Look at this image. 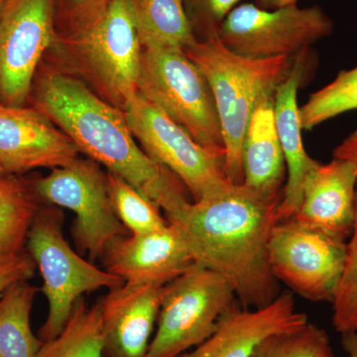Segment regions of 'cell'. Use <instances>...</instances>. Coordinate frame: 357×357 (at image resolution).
Returning a JSON list of instances; mask_svg holds the SVG:
<instances>
[{
  "mask_svg": "<svg viewBox=\"0 0 357 357\" xmlns=\"http://www.w3.org/2000/svg\"><path fill=\"white\" fill-rule=\"evenodd\" d=\"M281 199L225 181L165 218L195 262L225 277L244 309H259L280 294L268 246Z\"/></svg>",
  "mask_w": 357,
  "mask_h": 357,
  "instance_id": "6da1fadb",
  "label": "cell"
},
{
  "mask_svg": "<svg viewBox=\"0 0 357 357\" xmlns=\"http://www.w3.org/2000/svg\"><path fill=\"white\" fill-rule=\"evenodd\" d=\"M35 107L79 152L132 185L165 217L192 202L184 183L143 151L123 112L79 77L58 70L46 73L36 89Z\"/></svg>",
  "mask_w": 357,
  "mask_h": 357,
  "instance_id": "7a4b0ae2",
  "label": "cell"
},
{
  "mask_svg": "<svg viewBox=\"0 0 357 357\" xmlns=\"http://www.w3.org/2000/svg\"><path fill=\"white\" fill-rule=\"evenodd\" d=\"M184 51L213 93L225 144V178L232 184H243L241 148L249 119L258 100L274 93L288 76L292 58L243 57L229 50L218 35L198 39Z\"/></svg>",
  "mask_w": 357,
  "mask_h": 357,
  "instance_id": "3957f363",
  "label": "cell"
},
{
  "mask_svg": "<svg viewBox=\"0 0 357 357\" xmlns=\"http://www.w3.org/2000/svg\"><path fill=\"white\" fill-rule=\"evenodd\" d=\"M138 93L225 161L213 93L202 70L183 49L144 47Z\"/></svg>",
  "mask_w": 357,
  "mask_h": 357,
  "instance_id": "277c9868",
  "label": "cell"
},
{
  "mask_svg": "<svg viewBox=\"0 0 357 357\" xmlns=\"http://www.w3.org/2000/svg\"><path fill=\"white\" fill-rule=\"evenodd\" d=\"M62 213L41 208L27 236L26 251L32 256L43 278L42 292L49 303L46 321L38 337L49 342L60 335L73 307L84 294L100 289L114 290L126 282L84 259L66 241Z\"/></svg>",
  "mask_w": 357,
  "mask_h": 357,
  "instance_id": "5b68a950",
  "label": "cell"
},
{
  "mask_svg": "<svg viewBox=\"0 0 357 357\" xmlns=\"http://www.w3.org/2000/svg\"><path fill=\"white\" fill-rule=\"evenodd\" d=\"M55 44L74 54L77 69L110 105L123 110L137 95L143 48L130 0H112L89 28Z\"/></svg>",
  "mask_w": 357,
  "mask_h": 357,
  "instance_id": "8992f818",
  "label": "cell"
},
{
  "mask_svg": "<svg viewBox=\"0 0 357 357\" xmlns=\"http://www.w3.org/2000/svg\"><path fill=\"white\" fill-rule=\"evenodd\" d=\"M236 304L234 288L225 277L195 263L164 286L147 357H178L199 347Z\"/></svg>",
  "mask_w": 357,
  "mask_h": 357,
  "instance_id": "52a82bcc",
  "label": "cell"
},
{
  "mask_svg": "<svg viewBox=\"0 0 357 357\" xmlns=\"http://www.w3.org/2000/svg\"><path fill=\"white\" fill-rule=\"evenodd\" d=\"M33 187L40 199L74 211L73 238L79 255H88L89 261L102 258L114 238L130 234L110 203L107 174L93 160L77 158L69 165L52 169Z\"/></svg>",
  "mask_w": 357,
  "mask_h": 357,
  "instance_id": "ba28073f",
  "label": "cell"
},
{
  "mask_svg": "<svg viewBox=\"0 0 357 357\" xmlns=\"http://www.w3.org/2000/svg\"><path fill=\"white\" fill-rule=\"evenodd\" d=\"M335 22L319 6L260 8L236 6L222 23L218 37L234 53L251 59L291 57L330 36Z\"/></svg>",
  "mask_w": 357,
  "mask_h": 357,
  "instance_id": "9c48e42d",
  "label": "cell"
},
{
  "mask_svg": "<svg viewBox=\"0 0 357 357\" xmlns=\"http://www.w3.org/2000/svg\"><path fill=\"white\" fill-rule=\"evenodd\" d=\"M347 243L293 220L277 222L268 246L272 273L306 300L333 303L344 274Z\"/></svg>",
  "mask_w": 357,
  "mask_h": 357,
  "instance_id": "30bf717a",
  "label": "cell"
},
{
  "mask_svg": "<svg viewBox=\"0 0 357 357\" xmlns=\"http://www.w3.org/2000/svg\"><path fill=\"white\" fill-rule=\"evenodd\" d=\"M131 132L152 160L187 187L192 201L225 182L223 158L199 144L184 128L139 93L123 107Z\"/></svg>",
  "mask_w": 357,
  "mask_h": 357,
  "instance_id": "8fae6325",
  "label": "cell"
},
{
  "mask_svg": "<svg viewBox=\"0 0 357 357\" xmlns=\"http://www.w3.org/2000/svg\"><path fill=\"white\" fill-rule=\"evenodd\" d=\"M58 40L53 0H6L0 15V102L23 107L39 63Z\"/></svg>",
  "mask_w": 357,
  "mask_h": 357,
  "instance_id": "7c38bea8",
  "label": "cell"
},
{
  "mask_svg": "<svg viewBox=\"0 0 357 357\" xmlns=\"http://www.w3.org/2000/svg\"><path fill=\"white\" fill-rule=\"evenodd\" d=\"M79 152L38 109L0 102V166L7 175L67 166Z\"/></svg>",
  "mask_w": 357,
  "mask_h": 357,
  "instance_id": "4fadbf2b",
  "label": "cell"
},
{
  "mask_svg": "<svg viewBox=\"0 0 357 357\" xmlns=\"http://www.w3.org/2000/svg\"><path fill=\"white\" fill-rule=\"evenodd\" d=\"M105 270L126 283L165 286L195 264L177 227L116 237L102 255Z\"/></svg>",
  "mask_w": 357,
  "mask_h": 357,
  "instance_id": "5bb4252c",
  "label": "cell"
},
{
  "mask_svg": "<svg viewBox=\"0 0 357 357\" xmlns=\"http://www.w3.org/2000/svg\"><path fill=\"white\" fill-rule=\"evenodd\" d=\"M357 165L349 160L335 158L317 164L307 174L297 213L291 220L347 241L356 217Z\"/></svg>",
  "mask_w": 357,
  "mask_h": 357,
  "instance_id": "9a60e30c",
  "label": "cell"
},
{
  "mask_svg": "<svg viewBox=\"0 0 357 357\" xmlns=\"http://www.w3.org/2000/svg\"><path fill=\"white\" fill-rule=\"evenodd\" d=\"M307 323V314L297 309L292 294L280 293L259 309H244L237 303L211 337L178 357H251L265 338Z\"/></svg>",
  "mask_w": 357,
  "mask_h": 357,
  "instance_id": "2e32d148",
  "label": "cell"
},
{
  "mask_svg": "<svg viewBox=\"0 0 357 357\" xmlns=\"http://www.w3.org/2000/svg\"><path fill=\"white\" fill-rule=\"evenodd\" d=\"M163 287L124 283L98 302L103 357H147Z\"/></svg>",
  "mask_w": 357,
  "mask_h": 357,
  "instance_id": "e0dca14e",
  "label": "cell"
},
{
  "mask_svg": "<svg viewBox=\"0 0 357 357\" xmlns=\"http://www.w3.org/2000/svg\"><path fill=\"white\" fill-rule=\"evenodd\" d=\"M303 53L293 61L288 76L275 93V121L286 165V184L277 210L278 222L291 220L297 213L305 178L319 163L307 155L303 141V126L298 105V91L305 63Z\"/></svg>",
  "mask_w": 357,
  "mask_h": 357,
  "instance_id": "ac0fdd59",
  "label": "cell"
},
{
  "mask_svg": "<svg viewBox=\"0 0 357 357\" xmlns=\"http://www.w3.org/2000/svg\"><path fill=\"white\" fill-rule=\"evenodd\" d=\"M275 93L258 100L246 126L241 148L243 184L268 196L282 197L286 165L275 121Z\"/></svg>",
  "mask_w": 357,
  "mask_h": 357,
  "instance_id": "d6986e66",
  "label": "cell"
},
{
  "mask_svg": "<svg viewBox=\"0 0 357 357\" xmlns=\"http://www.w3.org/2000/svg\"><path fill=\"white\" fill-rule=\"evenodd\" d=\"M142 48L174 47L183 50L198 41L185 0H130Z\"/></svg>",
  "mask_w": 357,
  "mask_h": 357,
  "instance_id": "ffe728a7",
  "label": "cell"
},
{
  "mask_svg": "<svg viewBox=\"0 0 357 357\" xmlns=\"http://www.w3.org/2000/svg\"><path fill=\"white\" fill-rule=\"evenodd\" d=\"M39 199L33 184L15 175L0 178V262L26 251L28 232L41 208Z\"/></svg>",
  "mask_w": 357,
  "mask_h": 357,
  "instance_id": "44dd1931",
  "label": "cell"
},
{
  "mask_svg": "<svg viewBox=\"0 0 357 357\" xmlns=\"http://www.w3.org/2000/svg\"><path fill=\"white\" fill-rule=\"evenodd\" d=\"M39 288L13 284L0 297V357H37L43 342L31 328V312Z\"/></svg>",
  "mask_w": 357,
  "mask_h": 357,
  "instance_id": "7402d4cb",
  "label": "cell"
},
{
  "mask_svg": "<svg viewBox=\"0 0 357 357\" xmlns=\"http://www.w3.org/2000/svg\"><path fill=\"white\" fill-rule=\"evenodd\" d=\"M37 357H103L100 305L79 298L60 335L43 342Z\"/></svg>",
  "mask_w": 357,
  "mask_h": 357,
  "instance_id": "603a6c76",
  "label": "cell"
},
{
  "mask_svg": "<svg viewBox=\"0 0 357 357\" xmlns=\"http://www.w3.org/2000/svg\"><path fill=\"white\" fill-rule=\"evenodd\" d=\"M110 203L116 217L130 234H143L168 227L161 208L119 176L107 172Z\"/></svg>",
  "mask_w": 357,
  "mask_h": 357,
  "instance_id": "cb8c5ba5",
  "label": "cell"
},
{
  "mask_svg": "<svg viewBox=\"0 0 357 357\" xmlns=\"http://www.w3.org/2000/svg\"><path fill=\"white\" fill-rule=\"evenodd\" d=\"M352 110H357V66L340 70L333 82L310 96L300 107L303 129L312 130Z\"/></svg>",
  "mask_w": 357,
  "mask_h": 357,
  "instance_id": "d4e9b609",
  "label": "cell"
},
{
  "mask_svg": "<svg viewBox=\"0 0 357 357\" xmlns=\"http://www.w3.org/2000/svg\"><path fill=\"white\" fill-rule=\"evenodd\" d=\"M333 324L340 335L357 331V185L356 217L347 243L344 274L333 301Z\"/></svg>",
  "mask_w": 357,
  "mask_h": 357,
  "instance_id": "484cf974",
  "label": "cell"
},
{
  "mask_svg": "<svg viewBox=\"0 0 357 357\" xmlns=\"http://www.w3.org/2000/svg\"><path fill=\"white\" fill-rule=\"evenodd\" d=\"M328 344V333L309 321L303 328L265 338L251 357H318L319 351Z\"/></svg>",
  "mask_w": 357,
  "mask_h": 357,
  "instance_id": "4316f807",
  "label": "cell"
},
{
  "mask_svg": "<svg viewBox=\"0 0 357 357\" xmlns=\"http://www.w3.org/2000/svg\"><path fill=\"white\" fill-rule=\"evenodd\" d=\"M58 39L70 38L83 32L112 3V0H53Z\"/></svg>",
  "mask_w": 357,
  "mask_h": 357,
  "instance_id": "83f0119b",
  "label": "cell"
},
{
  "mask_svg": "<svg viewBox=\"0 0 357 357\" xmlns=\"http://www.w3.org/2000/svg\"><path fill=\"white\" fill-rule=\"evenodd\" d=\"M241 0H185V9L194 31L203 39L218 35L222 23Z\"/></svg>",
  "mask_w": 357,
  "mask_h": 357,
  "instance_id": "f1b7e54d",
  "label": "cell"
},
{
  "mask_svg": "<svg viewBox=\"0 0 357 357\" xmlns=\"http://www.w3.org/2000/svg\"><path fill=\"white\" fill-rule=\"evenodd\" d=\"M36 267V262L27 251L8 261L0 262V297L16 282L31 279Z\"/></svg>",
  "mask_w": 357,
  "mask_h": 357,
  "instance_id": "f546056e",
  "label": "cell"
},
{
  "mask_svg": "<svg viewBox=\"0 0 357 357\" xmlns=\"http://www.w3.org/2000/svg\"><path fill=\"white\" fill-rule=\"evenodd\" d=\"M335 158L349 160L357 165V129L333 149Z\"/></svg>",
  "mask_w": 357,
  "mask_h": 357,
  "instance_id": "4dcf8cb0",
  "label": "cell"
},
{
  "mask_svg": "<svg viewBox=\"0 0 357 357\" xmlns=\"http://www.w3.org/2000/svg\"><path fill=\"white\" fill-rule=\"evenodd\" d=\"M342 344L347 357H357V331L342 335Z\"/></svg>",
  "mask_w": 357,
  "mask_h": 357,
  "instance_id": "1f68e13d",
  "label": "cell"
},
{
  "mask_svg": "<svg viewBox=\"0 0 357 357\" xmlns=\"http://www.w3.org/2000/svg\"><path fill=\"white\" fill-rule=\"evenodd\" d=\"M258 1L269 8L278 9L282 7L295 6L297 4L298 0H258Z\"/></svg>",
  "mask_w": 357,
  "mask_h": 357,
  "instance_id": "d6a6232c",
  "label": "cell"
},
{
  "mask_svg": "<svg viewBox=\"0 0 357 357\" xmlns=\"http://www.w3.org/2000/svg\"><path fill=\"white\" fill-rule=\"evenodd\" d=\"M318 357H337L333 354L332 347L331 345H326V347H324L321 351H319Z\"/></svg>",
  "mask_w": 357,
  "mask_h": 357,
  "instance_id": "836d02e7",
  "label": "cell"
},
{
  "mask_svg": "<svg viewBox=\"0 0 357 357\" xmlns=\"http://www.w3.org/2000/svg\"><path fill=\"white\" fill-rule=\"evenodd\" d=\"M7 174L4 172L3 169H2V167L0 166V178H2L4 177V176H6Z\"/></svg>",
  "mask_w": 357,
  "mask_h": 357,
  "instance_id": "e575fe53",
  "label": "cell"
},
{
  "mask_svg": "<svg viewBox=\"0 0 357 357\" xmlns=\"http://www.w3.org/2000/svg\"><path fill=\"white\" fill-rule=\"evenodd\" d=\"M6 0H0V15H1L2 8H3V4Z\"/></svg>",
  "mask_w": 357,
  "mask_h": 357,
  "instance_id": "d590c367",
  "label": "cell"
}]
</instances>
